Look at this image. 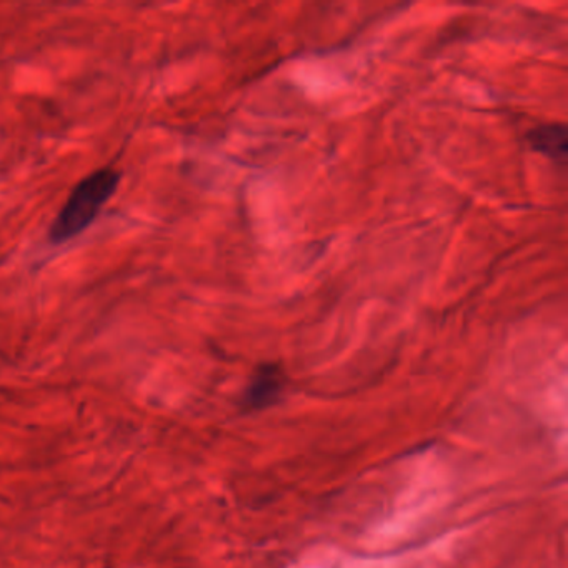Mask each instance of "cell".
I'll return each instance as SVG.
<instances>
[{"instance_id": "6da1fadb", "label": "cell", "mask_w": 568, "mask_h": 568, "mask_svg": "<svg viewBox=\"0 0 568 568\" xmlns=\"http://www.w3.org/2000/svg\"><path fill=\"white\" fill-rule=\"evenodd\" d=\"M121 174L114 169L105 168L92 172L84 181L75 185L64 207L59 212L49 229V241L59 245L78 237L101 214L109 199L118 191Z\"/></svg>"}, {"instance_id": "7a4b0ae2", "label": "cell", "mask_w": 568, "mask_h": 568, "mask_svg": "<svg viewBox=\"0 0 568 568\" xmlns=\"http://www.w3.org/2000/svg\"><path fill=\"white\" fill-rule=\"evenodd\" d=\"M284 385V372L277 364L261 365L245 390L242 405L248 410L271 407L281 397Z\"/></svg>"}, {"instance_id": "3957f363", "label": "cell", "mask_w": 568, "mask_h": 568, "mask_svg": "<svg viewBox=\"0 0 568 568\" xmlns=\"http://www.w3.org/2000/svg\"><path fill=\"white\" fill-rule=\"evenodd\" d=\"M528 142L534 151L547 155L551 161L565 164L568 158V134L565 125L545 124L538 125L528 132Z\"/></svg>"}]
</instances>
